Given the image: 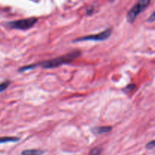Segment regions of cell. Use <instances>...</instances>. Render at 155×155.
I'll return each instance as SVG.
<instances>
[{
	"mask_svg": "<svg viewBox=\"0 0 155 155\" xmlns=\"http://www.w3.org/2000/svg\"><path fill=\"white\" fill-rule=\"evenodd\" d=\"M101 151H102V149L99 147H95V148H93L89 152V155H100L101 154Z\"/></svg>",
	"mask_w": 155,
	"mask_h": 155,
	"instance_id": "cell-8",
	"label": "cell"
},
{
	"mask_svg": "<svg viewBox=\"0 0 155 155\" xmlns=\"http://www.w3.org/2000/svg\"><path fill=\"white\" fill-rule=\"evenodd\" d=\"M9 84H10V82L8 81V80L7 81L2 82V83H0V93L2 92H4V91L8 87Z\"/></svg>",
	"mask_w": 155,
	"mask_h": 155,
	"instance_id": "cell-9",
	"label": "cell"
},
{
	"mask_svg": "<svg viewBox=\"0 0 155 155\" xmlns=\"http://www.w3.org/2000/svg\"><path fill=\"white\" fill-rule=\"evenodd\" d=\"M135 87H136L135 85H129V86L125 89V92H127V91H128V92H130V91H132V89H134Z\"/></svg>",
	"mask_w": 155,
	"mask_h": 155,
	"instance_id": "cell-11",
	"label": "cell"
},
{
	"mask_svg": "<svg viewBox=\"0 0 155 155\" xmlns=\"http://www.w3.org/2000/svg\"><path fill=\"white\" fill-rule=\"evenodd\" d=\"M20 141V138L15 136H4L0 137V144L6 143V142H17Z\"/></svg>",
	"mask_w": 155,
	"mask_h": 155,
	"instance_id": "cell-7",
	"label": "cell"
},
{
	"mask_svg": "<svg viewBox=\"0 0 155 155\" xmlns=\"http://www.w3.org/2000/svg\"><path fill=\"white\" fill-rule=\"evenodd\" d=\"M81 51H74L68 53L64 55L60 56V57H57L55 58L50 59V60L44 61L39 62L38 64H33V68H36L37 67H41L45 69H51V68H55L58 67H60L61 65L66 64H69L71 62L74 61L75 59L78 58L80 55H81Z\"/></svg>",
	"mask_w": 155,
	"mask_h": 155,
	"instance_id": "cell-1",
	"label": "cell"
},
{
	"mask_svg": "<svg viewBox=\"0 0 155 155\" xmlns=\"http://www.w3.org/2000/svg\"><path fill=\"white\" fill-rule=\"evenodd\" d=\"M110 1H111V2H112V1H114V0H110Z\"/></svg>",
	"mask_w": 155,
	"mask_h": 155,
	"instance_id": "cell-13",
	"label": "cell"
},
{
	"mask_svg": "<svg viewBox=\"0 0 155 155\" xmlns=\"http://www.w3.org/2000/svg\"><path fill=\"white\" fill-rule=\"evenodd\" d=\"M148 22H154V13H152L151 16L148 19Z\"/></svg>",
	"mask_w": 155,
	"mask_h": 155,
	"instance_id": "cell-12",
	"label": "cell"
},
{
	"mask_svg": "<svg viewBox=\"0 0 155 155\" xmlns=\"http://www.w3.org/2000/svg\"><path fill=\"white\" fill-rule=\"evenodd\" d=\"M38 21V19L36 18H26L23 20H18V21H11L8 22L6 25L8 27L12 29H17V30H28V29L33 27L36 22Z\"/></svg>",
	"mask_w": 155,
	"mask_h": 155,
	"instance_id": "cell-3",
	"label": "cell"
},
{
	"mask_svg": "<svg viewBox=\"0 0 155 155\" xmlns=\"http://www.w3.org/2000/svg\"><path fill=\"white\" fill-rule=\"evenodd\" d=\"M112 130L111 127H94L92 129V132L94 134L96 135H100V134H104V133H107L109 132H110Z\"/></svg>",
	"mask_w": 155,
	"mask_h": 155,
	"instance_id": "cell-5",
	"label": "cell"
},
{
	"mask_svg": "<svg viewBox=\"0 0 155 155\" xmlns=\"http://www.w3.org/2000/svg\"><path fill=\"white\" fill-rule=\"evenodd\" d=\"M112 33L111 29H106L103 32L96 33V34L88 35L83 37L78 38L74 40V42H83V41H104L108 39Z\"/></svg>",
	"mask_w": 155,
	"mask_h": 155,
	"instance_id": "cell-4",
	"label": "cell"
},
{
	"mask_svg": "<svg viewBox=\"0 0 155 155\" xmlns=\"http://www.w3.org/2000/svg\"><path fill=\"white\" fill-rule=\"evenodd\" d=\"M154 146H155L154 141L152 140V141H151V142H148V143L147 144V145H146V148H147V149H148V150H152V149H154Z\"/></svg>",
	"mask_w": 155,
	"mask_h": 155,
	"instance_id": "cell-10",
	"label": "cell"
},
{
	"mask_svg": "<svg viewBox=\"0 0 155 155\" xmlns=\"http://www.w3.org/2000/svg\"><path fill=\"white\" fill-rule=\"evenodd\" d=\"M151 1V0H139L137 4L135 5L134 7L130 9V12L127 14V22L130 23V24H133L135 20L136 19V18L139 15V14L142 13L148 7Z\"/></svg>",
	"mask_w": 155,
	"mask_h": 155,
	"instance_id": "cell-2",
	"label": "cell"
},
{
	"mask_svg": "<svg viewBox=\"0 0 155 155\" xmlns=\"http://www.w3.org/2000/svg\"><path fill=\"white\" fill-rule=\"evenodd\" d=\"M44 151L39 149H28L24 150L21 152V155H42Z\"/></svg>",
	"mask_w": 155,
	"mask_h": 155,
	"instance_id": "cell-6",
	"label": "cell"
}]
</instances>
